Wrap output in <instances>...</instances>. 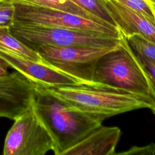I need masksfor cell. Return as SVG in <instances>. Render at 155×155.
Listing matches in <instances>:
<instances>
[{"mask_svg":"<svg viewBox=\"0 0 155 155\" xmlns=\"http://www.w3.org/2000/svg\"><path fill=\"white\" fill-rule=\"evenodd\" d=\"M32 108L50 134L56 155L65 153L107 119L79 110L46 87L35 84Z\"/></svg>","mask_w":155,"mask_h":155,"instance_id":"1","label":"cell"},{"mask_svg":"<svg viewBox=\"0 0 155 155\" xmlns=\"http://www.w3.org/2000/svg\"><path fill=\"white\" fill-rule=\"evenodd\" d=\"M46 87L74 108L106 118L140 108L152 111L154 107L150 97L100 83Z\"/></svg>","mask_w":155,"mask_h":155,"instance_id":"2","label":"cell"},{"mask_svg":"<svg viewBox=\"0 0 155 155\" xmlns=\"http://www.w3.org/2000/svg\"><path fill=\"white\" fill-rule=\"evenodd\" d=\"M92 79L153 99L148 78L123 35L119 45L96 61Z\"/></svg>","mask_w":155,"mask_h":155,"instance_id":"3","label":"cell"},{"mask_svg":"<svg viewBox=\"0 0 155 155\" xmlns=\"http://www.w3.org/2000/svg\"><path fill=\"white\" fill-rule=\"evenodd\" d=\"M9 30L16 38L33 50L42 44L111 50L119 45L122 38L74 29L17 24H13Z\"/></svg>","mask_w":155,"mask_h":155,"instance_id":"4","label":"cell"},{"mask_svg":"<svg viewBox=\"0 0 155 155\" xmlns=\"http://www.w3.org/2000/svg\"><path fill=\"white\" fill-rule=\"evenodd\" d=\"M14 23L82 30L120 38L119 28L105 22L90 20L78 15L19 0H13Z\"/></svg>","mask_w":155,"mask_h":155,"instance_id":"5","label":"cell"},{"mask_svg":"<svg viewBox=\"0 0 155 155\" xmlns=\"http://www.w3.org/2000/svg\"><path fill=\"white\" fill-rule=\"evenodd\" d=\"M35 50L45 64L73 78L80 84H91L94 82L92 77L96 61L111 50L42 44Z\"/></svg>","mask_w":155,"mask_h":155,"instance_id":"6","label":"cell"},{"mask_svg":"<svg viewBox=\"0 0 155 155\" xmlns=\"http://www.w3.org/2000/svg\"><path fill=\"white\" fill-rule=\"evenodd\" d=\"M53 149L54 142L50 134L31 107L15 120L5 137L2 154L44 155Z\"/></svg>","mask_w":155,"mask_h":155,"instance_id":"7","label":"cell"},{"mask_svg":"<svg viewBox=\"0 0 155 155\" xmlns=\"http://www.w3.org/2000/svg\"><path fill=\"white\" fill-rule=\"evenodd\" d=\"M35 84L19 72L0 76V117L15 120L29 110Z\"/></svg>","mask_w":155,"mask_h":155,"instance_id":"8","label":"cell"},{"mask_svg":"<svg viewBox=\"0 0 155 155\" xmlns=\"http://www.w3.org/2000/svg\"><path fill=\"white\" fill-rule=\"evenodd\" d=\"M0 56L9 65L28 80L44 87L78 85L73 78L41 62L21 58L0 50Z\"/></svg>","mask_w":155,"mask_h":155,"instance_id":"9","label":"cell"},{"mask_svg":"<svg viewBox=\"0 0 155 155\" xmlns=\"http://www.w3.org/2000/svg\"><path fill=\"white\" fill-rule=\"evenodd\" d=\"M116 27L128 38L140 35L155 44V20L113 0H104Z\"/></svg>","mask_w":155,"mask_h":155,"instance_id":"10","label":"cell"},{"mask_svg":"<svg viewBox=\"0 0 155 155\" xmlns=\"http://www.w3.org/2000/svg\"><path fill=\"white\" fill-rule=\"evenodd\" d=\"M121 136L116 127L102 125L68 149L64 155H114Z\"/></svg>","mask_w":155,"mask_h":155,"instance_id":"11","label":"cell"},{"mask_svg":"<svg viewBox=\"0 0 155 155\" xmlns=\"http://www.w3.org/2000/svg\"><path fill=\"white\" fill-rule=\"evenodd\" d=\"M0 50L23 58L44 63L35 50L24 44L10 33L9 27L0 28Z\"/></svg>","mask_w":155,"mask_h":155,"instance_id":"12","label":"cell"},{"mask_svg":"<svg viewBox=\"0 0 155 155\" xmlns=\"http://www.w3.org/2000/svg\"><path fill=\"white\" fill-rule=\"evenodd\" d=\"M45 7L56 9L58 10L72 13L79 16L99 22H105L94 16L81 7L76 5L70 0H19ZM107 23V22H105Z\"/></svg>","mask_w":155,"mask_h":155,"instance_id":"13","label":"cell"},{"mask_svg":"<svg viewBox=\"0 0 155 155\" xmlns=\"http://www.w3.org/2000/svg\"><path fill=\"white\" fill-rule=\"evenodd\" d=\"M126 39L136 56L155 61V44L137 34Z\"/></svg>","mask_w":155,"mask_h":155,"instance_id":"14","label":"cell"},{"mask_svg":"<svg viewBox=\"0 0 155 155\" xmlns=\"http://www.w3.org/2000/svg\"><path fill=\"white\" fill-rule=\"evenodd\" d=\"M101 21L116 26L110 16L104 0H70Z\"/></svg>","mask_w":155,"mask_h":155,"instance_id":"15","label":"cell"},{"mask_svg":"<svg viewBox=\"0 0 155 155\" xmlns=\"http://www.w3.org/2000/svg\"><path fill=\"white\" fill-rule=\"evenodd\" d=\"M155 20L153 5L145 0H113Z\"/></svg>","mask_w":155,"mask_h":155,"instance_id":"16","label":"cell"},{"mask_svg":"<svg viewBox=\"0 0 155 155\" xmlns=\"http://www.w3.org/2000/svg\"><path fill=\"white\" fill-rule=\"evenodd\" d=\"M15 8L13 0L0 1V28L10 27L14 23Z\"/></svg>","mask_w":155,"mask_h":155,"instance_id":"17","label":"cell"},{"mask_svg":"<svg viewBox=\"0 0 155 155\" xmlns=\"http://www.w3.org/2000/svg\"><path fill=\"white\" fill-rule=\"evenodd\" d=\"M136 57L142 65L148 78L153 93V99L154 103V107L152 110V112L155 114V61L141 57Z\"/></svg>","mask_w":155,"mask_h":155,"instance_id":"18","label":"cell"},{"mask_svg":"<svg viewBox=\"0 0 155 155\" xmlns=\"http://www.w3.org/2000/svg\"><path fill=\"white\" fill-rule=\"evenodd\" d=\"M116 154L125 155H154L155 154V143H151L147 145L138 147L133 146L129 150L121 153H116Z\"/></svg>","mask_w":155,"mask_h":155,"instance_id":"19","label":"cell"},{"mask_svg":"<svg viewBox=\"0 0 155 155\" xmlns=\"http://www.w3.org/2000/svg\"><path fill=\"white\" fill-rule=\"evenodd\" d=\"M8 63L0 56V76H5L10 74L8 71Z\"/></svg>","mask_w":155,"mask_h":155,"instance_id":"20","label":"cell"},{"mask_svg":"<svg viewBox=\"0 0 155 155\" xmlns=\"http://www.w3.org/2000/svg\"><path fill=\"white\" fill-rule=\"evenodd\" d=\"M149 1H150V3H151L153 5L155 6V0H149Z\"/></svg>","mask_w":155,"mask_h":155,"instance_id":"21","label":"cell"},{"mask_svg":"<svg viewBox=\"0 0 155 155\" xmlns=\"http://www.w3.org/2000/svg\"><path fill=\"white\" fill-rule=\"evenodd\" d=\"M153 9H154V13H155V6H154V5H153Z\"/></svg>","mask_w":155,"mask_h":155,"instance_id":"22","label":"cell"},{"mask_svg":"<svg viewBox=\"0 0 155 155\" xmlns=\"http://www.w3.org/2000/svg\"><path fill=\"white\" fill-rule=\"evenodd\" d=\"M145 1H146L147 2H150V1H149V0H145Z\"/></svg>","mask_w":155,"mask_h":155,"instance_id":"23","label":"cell"},{"mask_svg":"<svg viewBox=\"0 0 155 155\" xmlns=\"http://www.w3.org/2000/svg\"><path fill=\"white\" fill-rule=\"evenodd\" d=\"M2 1V0H0V1Z\"/></svg>","mask_w":155,"mask_h":155,"instance_id":"24","label":"cell"}]
</instances>
